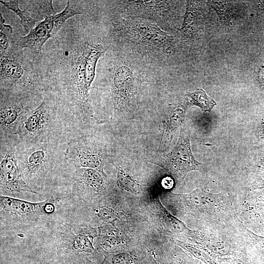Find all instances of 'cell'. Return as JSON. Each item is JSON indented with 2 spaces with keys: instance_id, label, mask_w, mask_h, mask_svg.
Returning a JSON list of instances; mask_svg holds the SVG:
<instances>
[{
  "instance_id": "cell-11",
  "label": "cell",
  "mask_w": 264,
  "mask_h": 264,
  "mask_svg": "<svg viewBox=\"0 0 264 264\" xmlns=\"http://www.w3.org/2000/svg\"><path fill=\"white\" fill-rule=\"evenodd\" d=\"M0 190L10 192H27L38 194L25 182L22 176L13 140L0 139Z\"/></svg>"
},
{
  "instance_id": "cell-24",
  "label": "cell",
  "mask_w": 264,
  "mask_h": 264,
  "mask_svg": "<svg viewBox=\"0 0 264 264\" xmlns=\"http://www.w3.org/2000/svg\"><path fill=\"white\" fill-rule=\"evenodd\" d=\"M94 214L101 220L113 224L117 219L115 211L106 206H98L93 209Z\"/></svg>"
},
{
  "instance_id": "cell-9",
  "label": "cell",
  "mask_w": 264,
  "mask_h": 264,
  "mask_svg": "<svg viewBox=\"0 0 264 264\" xmlns=\"http://www.w3.org/2000/svg\"><path fill=\"white\" fill-rule=\"evenodd\" d=\"M101 229L75 222H63L55 231L54 242L59 249L69 252L91 253L94 250L93 240L102 232Z\"/></svg>"
},
{
  "instance_id": "cell-14",
  "label": "cell",
  "mask_w": 264,
  "mask_h": 264,
  "mask_svg": "<svg viewBox=\"0 0 264 264\" xmlns=\"http://www.w3.org/2000/svg\"><path fill=\"white\" fill-rule=\"evenodd\" d=\"M72 182L71 195L79 199H85L105 192V175L96 170L75 167Z\"/></svg>"
},
{
  "instance_id": "cell-17",
  "label": "cell",
  "mask_w": 264,
  "mask_h": 264,
  "mask_svg": "<svg viewBox=\"0 0 264 264\" xmlns=\"http://www.w3.org/2000/svg\"><path fill=\"white\" fill-rule=\"evenodd\" d=\"M21 9L28 12L38 22L56 14L53 7L52 0H20Z\"/></svg>"
},
{
  "instance_id": "cell-13",
  "label": "cell",
  "mask_w": 264,
  "mask_h": 264,
  "mask_svg": "<svg viewBox=\"0 0 264 264\" xmlns=\"http://www.w3.org/2000/svg\"><path fill=\"white\" fill-rule=\"evenodd\" d=\"M0 139H16L22 119L29 110L25 101L18 97L0 93Z\"/></svg>"
},
{
  "instance_id": "cell-1",
  "label": "cell",
  "mask_w": 264,
  "mask_h": 264,
  "mask_svg": "<svg viewBox=\"0 0 264 264\" xmlns=\"http://www.w3.org/2000/svg\"><path fill=\"white\" fill-rule=\"evenodd\" d=\"M94 25L87 15L69 19L33 61L61 119L76 130L92 115L89 91L97 63L109 48Z\"/></svg>"
},
{
  "instance_id": "cell-8",
  "label": "cell",
  "mask_w": 264,
  "mask_h": 264,
  "mask_svg": "<svg viewBox=\"0 0 264 264\" xmlns=\"http://www.w3.org/2000/svg\"><path fill=\"white\" fill-rule=\"evenodd\" d=\"M190 133L186 125H181L178 140L174 148L156 161L152 162L163 168L177 180H183L191 171L199 170L201 165L191 152Z\"/></svg>"
},
{
  "instance_id": "cell-16",
  "label": "cell",
  "mask_w": 264,
  "mask_h": 264,
  "mask_svg": "<svg viewBox=\"0 0 264 264\" xmlns=\"http://www.w3.org/2000/svg\"><path fill=\"white\" fill-rule=\"evenodd\" d=\"M171 194L177 202L180 203L183 209L191 212L201 211L202 206L206 207L207 203L216 201L218 197L199 189L187 194Z\"/></svg>"
},
{
  "instance_id": "cell-12",
  "label": "cell",
  "mask_w": 264,
  "mask_h": 264,
  "mask_svg": "<svg viewBox=\"0 0 264 264\" xmlns=\"http://www.w3.org/2000/svg\"><path fill=\"white\" fill-rule=\"evenodd\" d=\"M102 150L83 136H76L66 143V160L75 167L90 168L103 175L106 156Z\"/></svg>"
},
{
  "instance_id": "cell-10",
  "label": "cell",
  "mask_w": 264,
  "mask_h": 264,
  "mask_svg": "<svg viewBox=\"0 0 264 264\" xmlns=\"http://www.w3.org/2000/svg\"><path fill=\"white\" fill-rule=\"evenodd\" d=\"M102 75L107 77L110 86L111 94L114 108L124 110L133 104L136 94L135 75L127 65H116L104 67Z\"/></svg>"
},
{
  "instance_id": "cell-26",
  "label": "cell",
  "mask_w": 264,
  "mask_h": 264,
  "mask_svg": "<svg viewBox=\"0 0 264 264\" xmlns=\"http://www.w3.org/2000/svg\"><path fill=\"white\" fill-rule=\"evenodd\" d=\"M162 186L165 188H170L173 184V180L169 177H166L162 180Z\"/></svg>"
},
{
  "instance_id": "cell-25",
  "label": "cell",
  "mask_w": 264,
  "mask_h": 264,
  "mask_svg": "<svg viewBox=\"0 0 264 264\" xmlns=\"http://www.w3.org/2000/svg\"><path fill=\"white\" fill-rule=\"evenodd\" d=\"M112 264H132L133 258L127 253H121L114 255L111 258Z\"/></svg>"
},
{
  "instance_id": "cell-6",
  "label": "cell",
  "mask_w": 264,
  "mask_h": 264,
  "mask_svg": "<svg viewBox=\"0 0 264 264\" xmlns=\"http://www.w3.org/2000/svg\"><path fill=\"white\" fill-rule=\"evenodd\" d=\"M91 3L86 0H67L61 12L38 22L26 35L15 34V43L23 49H28L32 61L35 60L41 55L45 43L58 32L67 20L75 16L90 13Z\"/></svg>"
},
{
  "instance_id": "cell-23",
  "label": "cell",
  "mask_w": 264,
  "mask_h": 264,
  "mask_svg": "<svg viewBox=\"0 0 264 264\" xmlns=\"http://www.w3.org/2000/svg\"><path fill=\"white\" fill-rule=\"evenodd\" d=\"M183 111L180 110H176L171 115L170 118L164 126L160 144L159 146L158 151L164 148V146L167 140V137L170 132L175 129L177 124L179 123L182 117Z\"/></svg>"
},
{
  "instance_id": "cell-3",
  "label": "cell",
  "mask_w": 264,
  "mask_h": 264,
  "mask_svg": "<svg viewBox=\"0 0 264 264\" xmlns=\"http://www.w3.org/2000/svg\"><path fill=\"white\" fill-rule=\"evenodd\" d=\"M0 93L25 101L44 93V88L35 63L24 54L15 42L0 54Z\"/></svg>"
},
{
  "instance_id": "cell-21",
  "label": "cell",
  "mask_w": 264,
  "mask_h": 264,
  "mask_svg": "<svg viewBox=\"0 0 264 264\" xmlns=\"http://www.w3.org/2000/svg\"><path fill=\"white\" fill-rule=\"evenodd\" d=\"M5 19L0 13V54L5 52L15 43V34L12 27L5 23Z\"/></svg>"
},
{
  "instance_id": "cell-15",
  "label": "cell",
  "mask_w": 264,
  "mask_h": 264,
  "mask_svg": "<svg viewBox=\"0 0 264 264\" xmlns=\"http://www.w3.org/2000/svg\"><path fill=\"white\" fill-rule=\"evenodd\" d=\"M127 8L137 15L160 21L165 16L168 1L164 0L124 1Z\"/></svg>"
},
{
  "instance_id": "cell-7",
  "label": "cell",
  "mask_w": 264,
  "mask_h": 264,
  "mask_svg": "<svg viewBox=\"0 0 264 264\" xmlns=\"http://www.w3.org/2000/svg\"><path fill=\"white\" fill-rule=\"evenodd\" d=\"M110 22L115 32L123 33L128 40L144 48L165 54L174 49V37L155 24L138 18L119 19L112 14Z\"/></svg>"
},
{
  "instance_id": "cell-20",
  "label": "cell",
  "mask_w": 264,
  "mask_h": 264,
  "mask_svg": "<svg viewBox=\"0 0 264 264\" xmlns=\"http://www.w3.org/2000/svg\"><path fill=\"white\" fill-rule=\"evenodd\" d=\"M186 107L197 106L206 111H210L216 105V102L202 88H198L192 93L186 95Z\"/></svg>"
},
{
  "instance_id": "cell-4",
  "label": "cell",
  "mask_w": 264,
  "mask_h": 264,
  "mask_svg": "<svg viewBox=\"0 0 264 264\" xmlns=\"http://www.w3.org/2000/svg\"><path fill=\"white\" fill-rule=\"evenodd\" d=\"M64 125L53 98L44 90L41 104L25 114L19 123L16 141L58 140L66 142L62 135Z\"/></svg>"
},
{
  "instance_id": "cell-18",
  "label": "cell",
  "mask_w": 264,
  "mask_h": 264,
  "mask_svg": "<svg viewBox=\"0 0 264 264\" xmlns=\"http://www.w3.org/2000/svg\"><path fill=\"white\" fill-rule=\"evenodd\" d=\"M197 12L196 3L187 1L185 13L183 16L182 26L179 28L183 42H190L196 32Z\"/></svg>"
},
{
  "instance_id": "cell-22",
  "label": "cell",
  "mask_w": 264,
  "mask_h": 264,
  "mask_svg": "<svg viewBox=\"0 0 264 264\" xmlns=\"http://www.w3.org/2000/svg\"><path fill=\"white\" fill-rule=\"evenodd\" d=\"M117 182L121 188L132 194H138L142 191L139 183L119 168L117 169Z\"/></svg>"
},
{
  "instance_id": "cell-19",
  "label": "cell",
  "mask_w": 264,
  "mask_h": 264,
  "mask_svg": "<svg viewBox=\"0 0 264 264\" xmlns=\"http://www.w3.org/2000/svg\"><path fill=\"white\" fill-rule=\"evenodd\" d=\"M0 2L7 8L12 10L18 15L21 20V24L27 33L28 34L37 23L38 22L33 19L28 12L20 8V0H0Z\"/></svg>"
},
{
  "instance_id": "cell-5",
  "label": "cell",
  "mask_w": 264,
  "mask_h": 264,
  "mask_svg": "<svg viewBox=\"0 0 264 264\" xmlns=\"http://www.w3.org/2000/svg\"><path fill=\"white\" fill-rule=\"evenodd\" d=\"M64 197L51 198L40 202H31L1 195L0 229L23 230L50 219L57 204Z\"/></svg>"
},
{
  "instance_id": "cell-2",
  "label": "cell",
  "mask_w": 264,
  "mask_h": 264,
  "mask_svg": "<svg viewBox=\"0 0 264 264\" xmlns=\"http://www.w3.org/2000/svg\"><path fill=\"white\" fill-rule=\"evenodd\" d=\"M22 178L35 192L42 190L49 173L65 158L66 142L58 140L30 142L15 141Z\"/></svg>"
}]
</instances>
